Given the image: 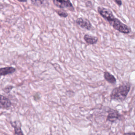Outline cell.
<instances>
[{"instance_id":"obj_5","label":"cell","mask_w":135,"mask_h":135,"mask_svg":"<svg viewBox=\"0 0 135 135\" xmlns=\"http://www.w3.org/2000/svg\"><path fill=\"white\" fill-rule=\"evenodd\" d=\"M108 115L107 117V121L113 123L118 120L121 119L122 115H120L117 110L109 109L108 111Z\"/></svg>"},{"instance_id":"obj_9","label":"cell","mask_w":135,"mask_h":135,"mask_svg":"<svg viewBox=\"0 0 135 135\" xmlns=\"http://www.w3.org/2000/svg\"><path fill=\"white\" fill-rule=\"evenodd\" d=\"M16 71V69L12 67H2L0 68V76H5L11 74Z\"/></svg>"},{"instance_id":"obj_8","label":"cell","mask_w":135,"mask_h":135,"mask_svg":"<svg viewBox=\"0 0 135 135\" xmlns=\"http://www.w3.org/2000/svg\"><path fill=\"white\" fill-rule=\"evenodd\" d=\"M83 39L85 40L86 43L89 44H94L97 43L98 41V38L94 36L91 35L89 34H85L84 36Z\"/></svg>"},{"instance_id":"obj_17","label":"cell","mask_w":135,"mask_h":135,"mask_svg":"<svg viewBox=\"0 0 135 135\" xmlns=\"http://www.w3.org/2000/svg\"><path fill=\"white\" fill-rule=\"evenodd\" d=\"M88 4H89V5H87L86 7H89V6H90V4L92 5V2L91 1H88L86 3V5Z\"/></svg>"},{"instance_id":"obj_18","label":"cell","mask_w":135,"mask_h":135,"mask_svg":"<svg viewBox=\"0 0 135 135\" xmlns=\"http://www.w3.org/2000/svg\"><path fill=\"white\" fill-rule=\"evenodd\" d=\"M20 2H27V1H19Z\"/></svg>"},{"instance_id":"obj_16","label":"cell","mask_w":135,"mask_h":135,"mask_svg":"<svg viewBox=\"0 0 135 135\" xmlns=\"http://www.w3.org/2000/svg\"><path fill=\"white\" fill-rule=\"evenodd\" d=\"M124 135H135V132H129L125 133Z\"/></svg>"},{"instance_id":"obj_7","label":"cell","mask_w":135,"mask_h":135,"mask_svg":"<svg viewBox=\"0 0 135 135\" xmlns=\"http://www.w3.org/2000/svg\"><path fill=\"white\" fill-rule=\"evenodd\" d=\"M10 124L14 128V135H24L21 130V124L20 121L11 122Z\"/></svg>"},{"instance_id":"obj_14","label":"cell","mask_w":135,"mask_h":135,"mask_svg":"<svg viewBox=\"0 0 135 135\" xmlns=\"http://www.w3.org/2000/svg\"><path fill=\"white\" fill-rule=\"evenodd\" d=\"M33 97H34V100H35L36 101H37L39 100L40 98L39 94L38 93L35 94V95H34V96H33Z\"/></svg>"},{"instance_id":"obj_15","label":"cell","mask_w":135,"mask_h":135,"mask_svg":"<svg viewBox=\"0 0 135 135\" xmlns=\"http://www.w3.org/2000/svg\"><path fill=\"white\" fill-rule=\"evenodd\" d=\"M114 1L119 6H120L122 4V1H120V0H115Z\"/></svg>"},{"instance_id":"obj_1","label":"cell","mask_w":135,"mask_h":135,"mask_svg":"<svg viewBox=\"0 0 135 135\" xmlns=\"http://www.w3.org/2000/svg\"><path fill=\"white\" fill-rule=\"evenodd\" d=\"M97 10L100 15L115 30L124 34H129L131 31V28L122 23L118 18H116L112 12L109 9L98 6Z\"/></svg>"},{"instance_id":"obj_10","label":"cell","mask_w":135,"mask_h":135,"mask_svg":"<svg viewBox=\"0 0 135 135\" xmlns=\"http://www.w3.org/2000/svg\"><path fill=\"white\" fill-rule=\"evenodd\" d=\"M104 76L105 80L109 83L114 84H115L116 82V79L109 72L105 71L104 73Z\"/></svg>"},{"instance_id":"obj_11","label":"cell","mask_w":135,"mask_h":135,"mask_svg":"<svg viewBox=\"0 0 135 135\" xmlns=\"http://www.w3.org/2000/svg\"><path fill=\"white\" fill-rule=\"evenodd\" d=\"M55 12L57 13V14L60 16V17H64L66 18L68 16V13L65 10L63 9L60 10H55Z\"/></svg>"},{"instance_id":"obj_3","label":"cell","mask_w":135,"mask_h":135,"mask_svg":"<svg viewBox=\"0 0 135 135\" xmlns=\"http://www.w3.org/2000/svg\"><path fill=\"white\" fill-rule=\"evenodd\" d=\"M53 2L55 5L60 8H68L71 11L74 10L73 4L69 0H54Z\"/></svg>"},{"instance_id":"obj_2","label":"cell","mask_w":135,"mask_h":135,"mask_svg":"<svg viewBox=\"0 0 135 135\" xmlns=\"http://www.w3.org/2000/svg\"><path fill=\"white\" fill-rule=\"evenodd\" d=\"M131 88L130 83L127 82L115 88L110 94L111 99L118 101H123L127 97Z\"/></svg>"},{"instance_id":"obj_13","label":"cell","mask_w":135,"mask_h":135,"mask_svg":"<svg viewBox=\"0 0 135 135\" xmlns=\"http://www.w3.org/2000/svg\"><path fill=\"white\" fill-rule=\"evenodd\" d=\"M44 1H31L32 3L33 4L36 6H40L43 3Z\"/></svg>"},{"instance_id":"obj_4","label":"cell","mask_w":135,"mask_h":135,"mask_svg":"<svg viewBox=\"0 0 135 135\" xmlns=\"http://www.w3.org/2000/svg\"><path fill=\"white\" fill-rule=\"evenodd\" d=\"M76 23L82 28L90 30L93 28L92 24L88 19L84 17H79L76 20Z\"/></svg>"},{"instance_id":"obj_6","label":"cell","mask_w":135,"mask_h":135,"mask_svg":"<svg viewBox=\"0 0 135 135\" xmlns=\"http://www.w3.org/2000/svg\"><path fill=\"white\" fill-rule=\"evenodd\" d=\"M12 103L8 98L0 94V109H9Z\"/></svg>"},{"instance_id":"obj_12","label":"cell","mask_w":135,"mask_h":135,"mask_svg":"<svg viewBox=\"0 0 135 135\" xmlns=\"http://www.w3.org/2000/svg\"><path fill=\"white\" fill-rule=\"evenodd\" d=\"M13 87L12 86H6L3 89V91L6 93H9L11 90L13 89Z\"/></svg>"}]
</instances>
